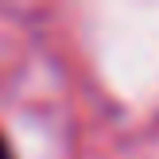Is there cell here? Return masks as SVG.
I'll use <instances>...</instances> for the list:
<instances>
[{
  "label": "cell",
  "instance_id": "6da1fadb",
  "mask_svg": "<svg viewBox=\"0 0 159 159\" xmlns=\"http://www.w3.org/2000/svg\"><path fill=\"white\" fill-rule=\"evenodd\" d=\"M0 159H12V148H8V140L0 136Z\"/></svg>",
  "mask_w": 159,
  "mask_h": 159
}]
</instances>
